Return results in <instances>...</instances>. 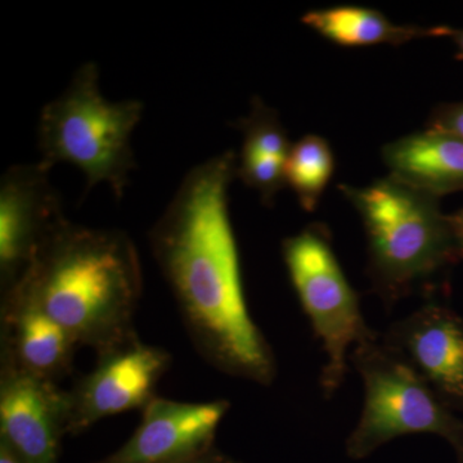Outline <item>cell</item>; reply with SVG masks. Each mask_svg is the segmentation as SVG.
Returning a JSON list of instances; mask_svg holds the SVG:
<instances>
[{
    "label": "cell",
    "mask_w": 463,
    "mask_h": 463,
    "mask_svg": "<svg viewBox=\"0 0 463 463\" xmlns=\"http://www.w3.org/2000/svg\"><path fill=\"white\" fill-rule=\"evenodd\" d=\"M392 176L430 196L463 191V139L426 132L390 143L383 151Z\"/></svg>",
    "instance_id": "cell-13"
},
{
    "label": "cell",
    "mask_w": 463,
    "mask_h": 463,
    "mask_svg": "<svg viewBox=\"0 0 463 463\" xmlns=\"http://www.w3.org/2000/svg\"><path fill=\"white\" fill-rule=\"evenodd\" d=\"M303 21L319 35L343 47L401 45L423 36H444L446 30V26L421 29L395 25L373 9L347 5L307 12Z\"/></svg>",
    "instance_id": "cell-14"
},
{
    "label": "cell",
    "mask_w": 463,
    "mask_h": 463,
    "mask_svg": "<svg viewBox=\"0 0 463 463\" xmlns=\"http://www.w3.org/2000/svg\"><path fill=\"white\" fill-rule=\"evenodd\" d=\"M444 36H449V38L452 39L457 48V56L463 58V29H450V27H446Z\"/></svg>",
    "instance_id": "cell-21"
},
{
    "label": "cell",
    "mask_w": 463,
    "mask_h": 463,
    "mask_svg": "<svg viewBox=\"0 0 463 463\" xmlns=\"http://www.w3.org/2000/svg\"><path fill=\"white\" fill-rule=\"evenodd\" d=\"M41 163L11 167L0 183V274L7 291L63 219L60 196Z\"/></svg>",
    "instance_id": "cell-8"
},
{
    "label": "cell",
    "mask_w": 463,
    "mask_h": 463,
    "mask_svg": "<svg viewBox=\"0 0 463 463\" xmlns=\"http://www.w3.org/2000/svg\"><path fill=\"white\" fill-rule=\"evenodd\" d=\"M239 173L249 187L254 188L260 194L264 203H270L277 192L285 184V160L255 152L243 151Z\"/></svg>",
    "instance_id": "cell-17"
},
{
    "label": "cell",
    "mask_w": 463,
    "mask_h": 463,
    "mask_svg": "<svg viewBox=\"0 0 463 463\" xmlns=\"http://www.w3.org/2000/svg\"><path fill=\"white\" fill-rule=\"evenodd\" d=\"M344 191L364 221L371 277L385 301L398 300L457 254L449 216L437 197L392 176Z\"/></svg>",
    "instance_id": "cell-4"
},
{
    "label": "cell",
    "mask_w": 463,
    "mask_h": 463,
    "mask_svg": "<svg viewBox=\"0 0 463 463\" xmlns=\"http://www.w3.org/2000/svg\"><path fill=\"white\" fill-rule=\"evenodd\" d=\"M429 129L463 139V100L439 109L432 116Z\"/></svg>",
    "instance_id": "cell-18"
},
{
    "label": "cell",
    "mask_w": 463,
    "mask_h": 463,
    "mask_svg": "<svg viewBox=\"0 0 463 463\" xmlns=\"http://www.w3.org/2000/svg\"><path fill=\"white\" fill-rule=\"evenodd\" d=\"M334 172V155L318 136H307L291 146L285 160V181L307 212H313Z\"/></svg>",
    "instance_id": "cell-15"
},
{
    "label": "cell",
    "mask_w": 463,
    "mask_h": 463,
    "mask_svg": "<svg viewBox=\"0 0 463 463\" xmlns=\"http://www.w3.org/2000/svg\"><path fill=\"white\" fill-rule=\"evenodd\" d=\"M240 129L243 133V151L267 155L286 160L289 145L288 136L273 109L263 103L255 102L248 118L241 120Z\"/></svg>",
    "instance_id": "cell-16"
},
{
    "label": "cell",
    "mask_w": 463,
    "mask_h": 463,
    "mask_svg": "<svg viewBox=\"0 0 463 463\" xmlns=\"http://www.w3.org/2000/svg\"><path fill=\"white\" fill-rule=\"evenodd\" d=\"M450 228H452L453 240L457 254L463 259V207L449 216Z\"/></svg>",
    "instance_id": "cell-20"
},
{
    "label": "cell",
    "mask_w": 463,
    "mask_h": 463,
    "mask_svg": "<svg viewBox=\"0 0 463 463\" xmlns=\"http://www.w3.org/2000/svg\"><path fill=\"white\" fill-rule=\"evenodd\" d=\"M3 328V367L53 383L69 371L75 341L29 298L16 292H5Z\"/></svg>",
    "instance_id": "cell-12"
},
{
    "label": "cell",
    "mask_w": 463,
    "mask_h": 463,
    "mask_svg": "<svg viewBox=\"0 0 463 463\" xmlns=\"http://www.w3.org/2000/svg\"><path fill=\"white\" fill-rule=\"evenodd\" d=\"M283 258L298 300L321 340L327 362L321 385L331 397L346 373L350 346L377 339L323 232L310 228L283 242Z\"/></svg>",
    "instance_id": "cell-6"
},
{
    "label": "cell",
    "mask_w": 463,
    "mask_h": 463,
    "mask_svg": "<svg viewBox=\"0 0 463 463\" xmlns=\"http://www.w3.org/2000/svg\"><path fill=\"white\" fill-rule=\"evenodd\" d=\"M167 463H239L232 459L231 457L224 455L221 450L216 449V448H212V449L206 450V452L201 453V455H197L194 457H190V458L181 459V461L175 462H167Z\"/></svg>",
    "instance_id": "cell-19"
},
{
    "label": "cell",
    "mask_w": 463,
    "mask_h": 463,
    "mask_svg": "<svg viewBox=\"0 0 463 463\" xmlns=\"http://www.w3.org/2000/svg\"><path fill=\"white\" fill-rule=\"evenodd\" d=\"M5 292L36 304L76 345L105 352L136 335L132 321L142 294L141 261L123 232L63 219Z\"/></svg>",
    "instance_id": "cell-2"
},
{
    "label": "cell",
    "mask_w": 463,
    "mask_h": 463,
    "mask_svg": "<svg viewBox=\"0 0 463 463\" xmlns=\"http://www.w3.org/2000/svg\"><path fill=\"white\" fill-rule=\"evenodd\" d=\"M236 170L231 151L190 170L149 243L200 354L222 373L269 385L276 362L249 312L228 209Z\"/></svg>",
    "instance_id": "cell-1"
},
{
    "label": "cell",
    "mask_w": 463,
    "mask_h": 463,
    "mask_svg": "<svg viewBox=\"0 0 463 463\" xmlns=\"http://www.w3.org/2000/svg\"><path fill=\"white\" fill-rule=\"evenodd\" d=\"M67 410V392L53 381L3 367L0 443L21 462L58 463Z\"/></svg>",
    "instance_id": "cell-9"
},
{
    "label": "cell",
    "mask_w": 463,
    "mask_h": 463,
    "mask_svg": "<svg viewBox=\"0 0 463 463\" xmlns=\"http://www.w3.org/2000/svg\"><path fill=\"white\" fill-rule=\"evenodd\" d=\"M143 111L141 100L106 99L100 91L99 66L87 62L63 93L42 109L39 163L51 170L56 164H71L84 174L85 192L106 184L116 199H121L136 167L132 136Z\"/></svg>",
    "instance_id": "cell-3"
},
{
    "label": "cell",
    "mask_w": 463,
    "mask_h": 463,
    "mask_svg": "<svg viewBox=\"0 0 463 463\" xmlns=\"http://www.w3.org/2000/svg\"><path fill=\"white\" fill-rule=\"evenodd\" d=\"M230 410L225 401L183 403L154 398L129 440L97 463H167L214 448L219 423Z\"/></svg>",
    "instance_id": "cell-10"
},
{
    "label": "cell",
    "mask_w": 463,
    "mask_h": 463,
    "mask_svg": "<svg viewBox=\"0 0 463 463\" xmlns=\"http://www.w3.org/2000/svg\"><path fill=\"white\" fill-rule=\"evenodd\" d=\"M169 364L165 350L143 344L136 335L100 352L93 373L67 392V434L87 430L105 417L145 408Z\"/></svg>",
    "instance_id": "cell-7"
},
{
    "label": "cell",
    "mask_w": 463,
    "mask_h": 463,
    "mask_svg": "<svg viewBox=\"0 0 463 463\" xmlns=\"http://www.w3.org/2000/svg\"><path fill=\"white\" fill-rule=\"evenodd\" d=\"M352 361L364 383L361 420L346 440L352 459H364L392 439L435 434L463 463V421L403 356L377 339L354 346Z\"/></svg>",
    "instance_id": "cell-5"
},
{
    "label": "cell",
    "mask_w": 463,
    "mask_h": 463,
    "mask_svg": "<svg viewBox=\"0 0 463 463\" xmlns=\"http://www.w3.org/2000/svg\"><path fill=\"white\" fill-rule=\"evenodd\" d=\"M0 463H23L5 444L0 443Z\"/></svg>",
    "instance_id": "cell-22"
},
{
    "label": "cell",
    "mask_w": 463,
    "mask_h": 463,
    "mask_svg": "<svg viewBox=\"0 0 463 463\" xmlns=\"http://www.w3.org/2000/svg\"><path fill=\"white\" fill-rule=\"evenodd\" d=\"M385 345L403 356L450 410H463V319L429 304L392 326Z\"/></svg>",
    "instance_id": "cell-11"
}]
</instances>
